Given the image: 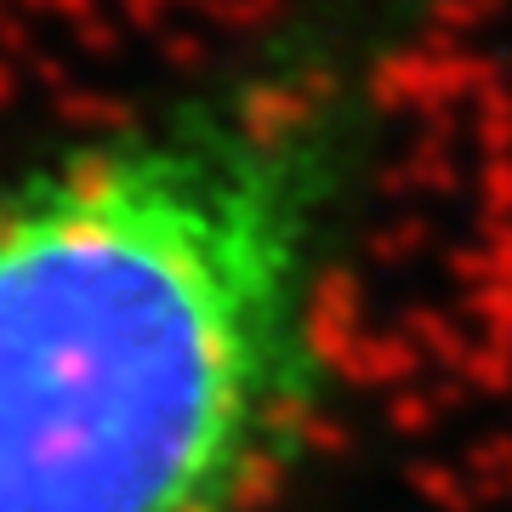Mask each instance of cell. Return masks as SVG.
I'll return each mask as SVG.
<instances>
[{"mask_svg":"<svg viewBox=\"0 0 512 512\" xmlns=\"http://www.w3.org/2000/svg\"><path fill=\"white\" fill-rule=\"evenodd\" d=\"M370 160V69L291 46L0 171V512L274 507Z\"/></svg>","mask_w":512,"mask_h":512,"instance_id":"1","label":"cell"}]
</instances>
